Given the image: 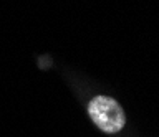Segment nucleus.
I'll return each instance as SVG.
<instances>
[{
	"label": "nucleus",
	"instance_id": "nucleus-1",
	"mask_svg": "<svg viewBox=\"0 0 159 137\" xmlns=\"http://www.w3.org/2000/svg\"><path fill=\"white\" fill-rule=\"evenodd\" d=\"M88 112L91 121L104 132H118L124 127V112L113 97L98 96L89 102Z\"/></svg>",
	"mask_w": 159,
	"mask_h": 137
}]
</instances>
